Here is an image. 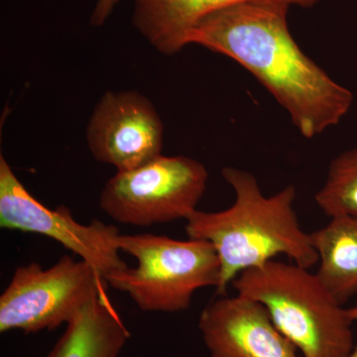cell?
Here are the masks:
<instances>
[{
  "label": "cell",
  "mask_w": 357,
  "mask_h": 357,
  "mask_svg": "<svg viewBox=\"0 0 357 357\" xmlns=\"http://www.w3.org/2000/svg\"><path fill=\"white\" fill-rule=\"evenodd\" d=\"M290 4L246 2L204 18L188 36L248 70L285 109L307 139L337 126L354 103V93L337 84L303 52L288 25Z\"/></svg>",
  "instance_id": "6da1fadb"
},
{
  "label": "cell",
  "mask_w": 357,
  "mask_h": 357,
  "mask_svg": "<svg viewBox=\"0 0 357 357\" xmlns=\"http://www.w3.org/2000/svg\"><path fill=\"white\" fill-rule=\"evenodd\" d=\"M132 23L148 43L166 56L188 46L190 32L206 16L246 2L261 0H133ZM311 8L319 0H275Z\"/></svg>",
  "instance_id": "30bf717a"
},
{
  "label": "cell",
  "mask_w": 357,
  "mask_h": 357,
  "mask_svg": "<svg viewBox=\"0 0 357 357\" xmlns=\"http://www.w3.org/2000/svg\"><path fill=\"white\" fill-rule=\"evenodd\" d=\"M0 227L41 234L57 241L96 268L105 281L123 271L128 264L119 248L121 232L112 225L93 220L77 222L69 208H47L18 180L4 157L0 156Z\"/></svg>",
  "instance_id": "52a82bcc"
},
{
  "label": "cell",
  "mask_w": 357,
  "mask_h": 357,
  "mask_svg": "<svg viewBox=\"0 0 357 357\" xmlns=\"http://www.w3.org/2000/svg\"><path fill=\"white\" fill-rule=\"evenodd\" d=\"M198 326L210 357H302L264 306L238 294L206 305Z\"/></svg>",
  "instance_id": "9c48e42d"
},
{
  "label": "cell",
  "mask_w": 357,
  "mask_h": 357,
  "mask_svg": "<svg viewBox=\"0 0 357 357\" xmlns=\"http://www.w3.org/2000/svg\"><path fill=\"white\" fill-rule=\"evenodd\" d=\"M117 243L137 265L110 277L107 284L128 294L141 311H185L197 291L220 284V259L208 241L145 234H121Z\"/></svg>",
  "instance_id": "277c9868"
},
{
  "label": "cell",
  "mask_w": 357,
  "mask_h": 357,
  "mask_svg": "<svg viewBox=\"0 0 357 357\" xmlns=\"http://www.w3.org/2000/svg\"><path fill=\"white\" fill-rule=\"evenodd\" d=\"M314 202L330 218L357 217V147L331 161L325 183L317 192Z\"/></svg>",
  "instance_id": "4fadbf2b"
},
{
  "label": "cell",
  "mask_w": 357,
  "mask_h": 357,
  "mask_svg": "<svg viewBox=\"0 0 357 357\" xmlns=\"http://www.w3.org/2000/svg\"><path fill=\"white\" fill-rule=\"evenodd\" d=\"M121 0H98L91 16V24L100 27L107 22Z\"/></svg>",
  "instance_id": "5bb4252c"
},
{
  "label": "cell",
  "mask_w": 357,
  "mask_h": 357,
  "mask_svg": "<svg viewBox=\"0 0 357 357\" xmlns=\"http://www.w3.org/2000/svg\"><path fill=\"white\" fill-rule=\"evenodd\" d=\"M222 175L234 190V204L225 211H195L185 227L189 238L208 241L217 251L218 295L225 296L243 271L261 267L278 255L307 269L319 262L311 236L301 227L294 208V185L266 197L257 178L248 171L225 167Z\"/></svg>",
  "instance_id": "7a4b0ae2"
},
{
  "label": "cell",
  "mask_w": 357,
  "mask_h": 357,
  "mask_svg": "<svg viewBox=\"0 0 357 357\" xmlns=\"http://www.w3.org/2000/svg\"><path fill=\"white\" fill-rule=\"evenodd\" d=\"M208 173L198 160L164 156L126 172H116L100 195V208L114 222L151 227L187 220L197 211Z\"/></svg>",
  "instance_id": "5b68a950"
},
{
  "label": "cell",
  "mask_w": 357,
  "mask_h": 357,
  "mask_svg": "<svg viewBox=\"0 0 357 357\" xmlns=\"http://www.w3.org/2000/svg\"><path fill=\"white\" fill-rule=\"evenodd\" d=\"M317 255V276L344 305L357 293V217L340 215L310 234Z\"/></svg>",
  "instance_id": "7c38bea8"
},
{
  "label": "cell",
  "mask_w": 357,
  "mask_h": 357,
  "mask_svg": "<svg viewBox=\"0 0 357 357\" xmlns=\"http://www.w3.org/2000/svg\"><path fill=\"white\" fill-rule=\"evenodd\" d=\"M109 285L93 265L65 255L53 266L16 268L0 296V333H37L67 325Z\"/></svg>",
  "instance_id": "8992f818"
},
{
  "label": "cell",
  "mask_w": 357,
  "mask_h": 357,
  "mask_svg": "<svg viewBox=\"0 0 357 357\" xmlns=\"http://www.w3.org/2000/svg\"><path fill=\"white\" fill-rule=\"evenodd\" d=\"M129 338L128 326L105 292L70 319L46 357H119Z\"/></svg>",
  "instance_id": "8fae6325"
},
{
  "label": "cell",
  "mask_w": 357,
  "mask_h": 357,
  "mask_svg": "<svg viewBox=\"0 0 357 357\" xmlns=\"http://www.w3.org/2000/svg\"><path fill=\"white\" fill-rule=\"evenodd\" d=\"M231 286L264 306L301 356L347 357L354 349V321L347 309L307 268L271 260L243 271Z\"/></svg>",
  "instance_id": "3957f363"
},
{
  "label": "cell",
  "mask_w": 357,
  "mask_h": 357,
  "mask_svg": "<svg viewBox=\"0 0 357 357\" xmlns=\"http://www.w3.org/2000/svg\"><path fill=\"white\" fill-rule=\"evenodd\" d=\"M347 314H349V318L351 319L352 321H357V305L347 309ZM347 357H357V345L354 347V349H352L351 354Z\"/></svg>",
  "instance_id": "9a60e30c"
},
{
  "label": "cell",
  "mask_w": 357,
  "mask_h": 357,
  "mask_svg": "<svg viewBox=\"0 0 357 357\" xmlns=\"http://www.w3.org/2000/svg\"><path fill=\"white\" fill-rule=\"evenodd\" d=\"M93 158L126 172L162 155L164 126L151 100L135 91H107L86 128Z\"/></svg>",
  "instance_id": "ba28073f"
}]
</instances>
